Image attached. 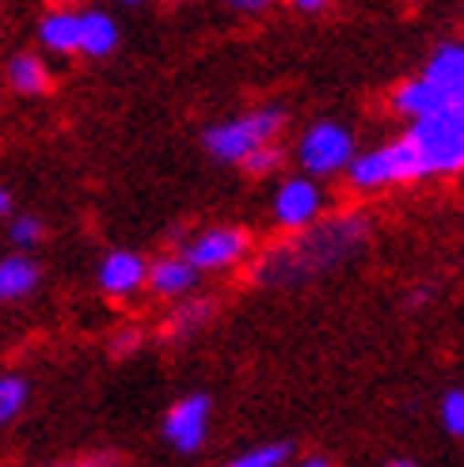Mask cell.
<instances>
[{"label":"cell","mask_w":464,"mask_h":467,"mask_svg":"<svg viewBox=\"0 0 464 467\" xmlns=\"http://www.w3.org/2000/svg\"><path fill=\"white\" fill-rule=\"evenodd\" d=\"M145 277H149V263L145 254H137L130 247L111 251L107 259L96 270V282L107 296H133L137 289H145Z\"/></svg>","instance_id":"obj_9"},{"label":"cell","mask_w":464,"mask_h":467,"mask_svg":"<svg viewBox=\"0 0 464 467\" xmlns=\"http://www.w3.org/2000/svg\"><path fill=\"white\" fill-rule=\"evenodd\" d=\"M392 103H396V110L407 114L411 122H423V119H430V114H438V110L449 107V99L442 96V91H434L423 77L400 84V88H396V99H392Z\"/></svg>","instance_id":"obj_16"},{"label":"cell","mask_w":464,"mask_h":467,"mask_svg":"<svg viewBox=\"0 0 464 467\" xmlns=\"http://www.w3.org/2000/svg\"><path fill=\"white\" fill-rule=\"evenodd\" d=\"M415 179H423V171H419V160H415V152L404 137L351 160V182L358 191H381V186L415 182Z\"/></svg>","instance_id":"obj_4"},{"label":"cell","mask_w":464,"mask_h":467,"mask_svg":"<svg viewBox=\"0 0 464 467\" xmlns=\"http://www.w3.org/2000/svg\"><path fill=\"white\" fill-rule=\"evenodd\" d=\"M362 236H365L362 217H335L328 224H320L316 232H309L305 240H297L293 247L274 251V254H278V263L305 259L301 274H312V270H328L332 263H339L354 244H362Z\"/></svg>","instance_id":"obj_3"},{"label":"cell","mask_w":464,"mask_h":467,"mask_svg":"<svg viewBox=\"0 0 464 467\" xmlns=\"http://www.w3.org/2000/svg\"><path fill=\"white\" fill-rule=\"evenodd\" d=\"M58 467H119L111 456H84V460H69V463H58Z\"/></svg>","instance_id":"obj_24"},{"label":"cell","mask_w":464,"mask_h":467,"mask_svg":"<svg viewBox=\"0 0 464 467\" xmlns=\"http://www.w3.org/2000/svg\"><path fill=\"white\" fill-rule=\"evenodd\" d=\"M137 342H142V331L126 327V331L114 335V354H130V349H137Z\"/></svg>","instance_id":"obj_23"},{"label":"cell","mask_w":464,"mask_h":467,"mask_svg":"<svg viewBox=\"0 0 464 467\" xmlns=\"http://www.w3.org/2000/svg\"><path fill=\"white\" fill-rule=\"evenodd\" d=\"M210 414H214L210 395H202V391L183 395L164 414V441L183 456L198 452L206 445V433H210Z\"/></svg>","instance_id":"obj_7"},{"label":"cell","mask_w":464,"mask_h":467,"mask_svg":"<svg viewBox=\"0 0 464 467\" xmlns=\"http://www.w3.org/2000/svg\"><path fill=\"white\" fill-rule=\"evenodd\" d=\"M297 8H301V12H320V8H323V0H301Z\"/></svg>","instance_id":"obj_26"},{"label":"cell","mask_w":464,"mask_h":467,"mask_svg":"<svg viewBox=\"0 0 464 467\" xmlns=\"http://www.w3.org/2000/svg\"><path fill=\"white\" fill-rule=\"evenodd\" d=\"M323 194L312 179H286L274 194V221L282 228H309L320 217Z\"/></svg>","instance_id":"obj_8"},{"label":"cell","mask_w":464,"mask_h":467,"mask_svg":"<svg viewBox=\"0 0 464 467\" xmlns=\"http://www.w3.org/2000/svg\"><path fill=\"white\" fill-rule=\"evenodd\" d=\"M251 251V236L244 228L237 224H217V228H206L198 232V236L183 247L179 254L187 259L198 274L206 270H228V266H237L244 254Z\"/></svg>","instance_id":"obj_6"},{"label":"cell","mask_w":464,"mask_h":467,"mask_svg":"<svg viewBox=\"0 0 464 467\" xmlns=\"http://www.w3.org/2000/svg\"><path fill=\"white\" fill-rule=\"evenodd\" d=\"M301 168L309 175H335L343 168H351L354 160V133L339 122H316L309 133L301 137Z\"/></svg>","instance_id":"obj_5"},{"label":"cell","mask_w":464,"mask_h":467,"mask_svg":"<svg viewBox=\"0 0 464 467\" xmlns=\"http://www.w3.org/2000/svg\"><path fill=\"white\" fill-rule=\"evenodd\" d=\"M286 114L278 107H259L251 114H240V119H228L221 126L206 130V152L221 163H240L248 160L255 149L274 145V137L282 133Z\"/></svg>","instance_id":"obj_2"},{"label":"cell","mask_w":464,"mask_h":467,"mask_svg":"<svg viewBox=\"0 0 464 467\" xmlns=\"http://www.w3.org/2000/svg\"><path fill=\"white\" fill-rule=\"evenodd\" d=\"M214 316V300H183V305L175 308V316L168 319V335L172 338H187L195 335L202 323H210Z\"/></svg>","instance_id":"obj_18"},{"label":"cell","mask_w":464,"mask_h":467,"mask_svg":"<svg viewBox=\"0 0 464 467\" xmlns=\"http://www.w3.org/2000/svg\"><path fill=\"white\" fill-rule=\"evenodd\" d=\"M442 426L453 437H464V391H449L442 400Z\"/></svg>","instance_id":"obj_21"},{"label":"cell","mask_w":464,"mask_h":467,"mask_svg":"<svg viewBox=\"0 0 464 467\" xmlns=\"http://www.w3.org/2000/svg\"><path fill=\"white\" fill-rule=\"evenodd\" d=\"M301 467H332V463H328V460H323V456H309V460H305V463H301Z\"/></svg>","instance_id":"obj_28"},{"label":"cell","mask_w":464,"mask_h":467,"mask_svg":"<svg viewBox=\"0 0 464 467\" xmlns=\"http://www.w3.org/2000/svg\"><path fill=\"white\" fill-rule=\"evenodd\" d=\"M38 42L50 54H77L80 50V12L54 8L38 19Z\"/></svg>","instance_id":"obj_13"},{"label":"cell","mask_w":464,"mask_h":467,"mask_svg":"<svg viewBox=\"0 0 464 467\" xmlns=\"http://www.w3.org/2000/svg\"><path fill=\"white\" fill-rule=\"evenodd\" d=\"M145 285L156 296H187L198 285V270L183 259V254H164V259L149 263V277Z\"/></svg>","instance_id":"obj_12"},{"label":"cell","mask_w":464,"mask_h":467,"mask_svg":"<svg viewBox=\"0 0 464 467\" xmlns=\"http://www.w3.org/2000/svg\"><path fill=\"white\" fill-rule=\"evenodd\" d=\"M42 236H46V224L38 217H31V213H16L12 224H8V240H12V247L19 254H27L31 247H38Z\"/></svg>","instance_id":"obj_20"},{"label":"cell","mask_w":464,"mask_h":467,"mask_svg":"<svg viewBox=\"0 0 464 467\" xmlns=\"http://www.w3.org/2000/svg\"><path fill=\"white\" fill-rule=\"evenodd\" d=\"M0 217H5V221L16 217V194L8 191V186H0Z\"/></svg>","instance_id":"obj_25"},{"label":"cell","mask_w":464,"mask_h":467,"mask_svg":"<svg viewBox=\"0 0 464 467\" xmlns=\"http://www.w3.org/2000/svg\"><path fill=\"white\" fill-rule=\"evenodd\" d=\"M404 141L411 145L415 160H419L423 179L464 168V119L453 107L430 114L423 122H415Z\"/></svg>","instance_id":"obj_1"},{"label":"cell","mask_w":464,"mask_h":467,"mask_svg":"<svg viewBox=\"0 0 464 467\" xmlns=\"http://www.w3.org/2000/svg\"><path fill=\"white\" fill-rule=\"evenodd\" d=\"M423 80L434 91H442L446 99H453L457 91H464V46H457V42L438 46V50L430 54V61H427V68H423Z\"/></svg>","instance_id":"obj_10"},{"label":"cell","mask_w":464,"mask_h":467,"mask_svg":"<svg viewBox=\"0 0 464 467\" xmlns=\"http://www.w3.org/2000/svg\"><path fill=\"white\" fill-rule=\"evenodd\" d=\"M385 467H415L411 460H392V463H385Z\"/></svg>","instance_id":"obj_29"},{"label":"cell","mask_w":464,"mask_h":467,"mask_svg":"<svg viewBox=\"0 0 464 467\" xmlns=\"http://www.w3.org/2000/svg\"><path fill=\"white\" fill-rule=\"evenodd\" d=\"M119 38H122V31H119V23H114L111 12H100V8L80 12V50L77 54L103 61L119 50Z\"/></svg>","instance_id":"obj_11"},{"label":"cell","mask_w":464,"mask_h":467,"mask_svg":"<svg viewBox=\"0 0 464 467\" xmlns=\"http://www.w3.org/2000/svg\"><path fill=\"white\" fill-rule=\"evenodd\" d=\"M31 403V380L19 372H0V426H12Z\"/></svg>","instance_id":"obj_17"},{"label":"cell","mask_w":464,"mask_h":467,"mask_svg":"<svg viewBox=\"0 0 464 467\" xmlns=\"http://www.w3.org/2000/svg\"><path fill=\"white\" fill-rule=\"evenodd\" d=\"M449 107H453V110L460 114V119H464V91H457V96L449 99Z\"/></svg>","instance_id":"obj_27"},{"label":"cell","mask_w":464,"mask_h":467,"mask_svg":"<svg viewBox=\"0 0 464 467\" xmlns=\"http://www.w3.org/2000/svg\"><path fill=\"white\" fill-rule=\"evenodd\" d=\"M293 456L290 445H282V441H270V445H255L248 452H240L237 460H228L225 467H286Z\"/></svg>","instance_id":"obj_19"},{"label":"cell","mask_w":464,"mask_h":467,"mask_svg":"<svg viewBox=\"0 0 464 467\" xmlns=\"http://www.w3.org/2000/svg\"><path fill=\"white\" fill-rule=\"evenodd\" d=\"M38 263L31 254H5L0 259V305H16V300L31 296L38 289Z\"/></svg>","instance_id":"obj_14"},{"label":"cell","mask_w":464,"mask_h":467,"mask_svg":"<svg viewBox=\"0 0 464 467\" xmlns=\"http://www.w3.org/2000/svg\"><path fill=\"white\" fill-rule=\"evenodd\" d=\"M278 163H282V152H278V145H267V149H255L248 160H240V168L248 175H267L278 168Z\"/></svg>","instance_id":"obj_22"},{"label":"cell","mask_w":464,"mask_h":467,"mask_svg":"<svg viewBox=\"0 0 464 467\" xmlns=\"http://www.w3.org/2000/svg\"><path fill=\"white\" fill-rule=\"evenodd\" d=\"M8 84L19 91V96L35 99V96H46V91L54 88V73H50V65H46L38 54L23 50V54H16L8 61Z\"/></svg>","instance_id":"obj_15"}]
</instances>
